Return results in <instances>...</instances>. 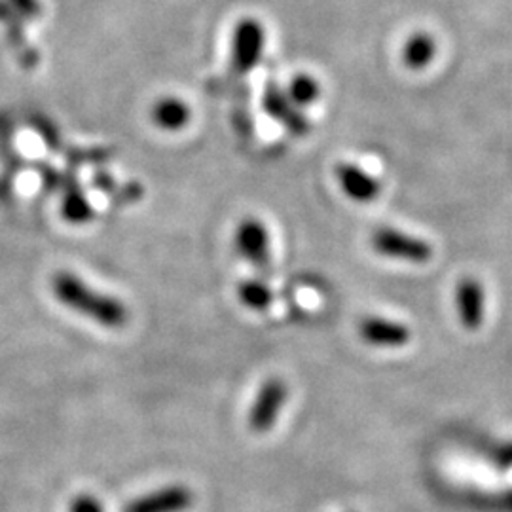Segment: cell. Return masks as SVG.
Returning a JSON list of instances; mask_svg holds the SVG:
<instances>
[{
	"mask_svg": "<svg viewBox=\"0 0 512 512\" xmlns=\"http://www.w3.org/2000/svg\"><path fill=\"white\" fill-rule=\"evenodd\" d=\"M456 306H458L459 321L465 329L476 330L484 323L486 296H484L482 283L476 277L459 279L456 287Z\"/></svg>",
	"mask_w": 512,
	"mask_h": 512,
	"instance_id": "30bf717a",
	"label": "cell"
},
{
	"mask_svg": "<svg viewBox=\"0 0 512 512\" xmlns=\"http://www.w3.org/2000/svg\"><path fill=\"white\" fill-rule=\"evenodd\" d=\"M234 241H236V249L241 258H245L258 270L270 268V258H272L270 234L262 220L256 219V217H245L238 224Z\"/></svg>",
	"mask_w": 512,
	"mask_h": 512,
	"instance_id": "277c9868",
	"label": "cell"
},
{
	"mask_svg": "<svg viewBox=\"0 0 512 512\" xmlns=\"http://www.w3.org/2000/svg\"><path fill=\"white\" fill-rule=\"evenodd\" d=\"M12 2L18 8L19 14H23V16H37V0H12Z\"/></svg>",
	"mask_w": 512,
	"mask_h": 512,
	"instance_id": "e0dca14e",
	"label": "cell"
},
{
	"mask_svg": "<svg viewBox=\"0 0 512 512\" xmlns=\"http://www.w3.org/2000/svg\"><path fill=\"white\" fill-rule=\"evenodd\" d=\"M285 399H287V385L283 384L281 380L272 378V380L264 382L258 389V395H256L255 403L251 408V414H249L251 429L258 433L272 429L281 414Z\"/></svg>",
	"mask_w": 512,
	"mask_h": 512,
	"instance_id": "8992f818",
	"label": "cell"
},
{
	"mask_svg": "<svg viewBox=\"0 0 512 512\" xmlns=\"http://www.w3.org/2000/svg\"><path fill=\"white\" fill-rule=\"evenodd\" d=\"M55 298L69 310L88 317L101 327L120 329L128 323L129 311L124 302L109 294L99 293L86 281L73 274H57L52 283Z\"/></svg>",
	"mask_w": 512,
	"mask_h": 512,
	"instance_id": "6da1fadb",
	"label": "cell"
},
{
	"mask_svg": "<svg viewBox=\"0 0 512 512\" xmlns=\"http://www.w3.org/2000/svg\"><path fill=\"white\" fill-rule=\"evenodd\" d=\"M287 95L298 109H304V107H310L319 99L321 86L311 74H296V76H293L289 88H287Z\"/></svg>",
	"mask_w": 512,
	"mask_h": 512,
	"instance_id": "5bb4252c",
	"label": "cell"
},
{
	"mask_svg": "<svg viewBox=\"0 0 512 512\" xmlns=\"http://www.w3.org/2000/svg\"><path fill=\"white\" fill-rule=\"evenodd\" d=\"M63 215L71 222H86L92 217V207L90 203L86 202V198L76 192V194H69L63 202Z\"/></svg>",
	"mask_w": 512,
	"mask_h": 512,
	"instance_id": "9a60e30c",
	"label": "cell"
},
{
	"mask_svg": "<svg viewBox=\"0 0 512 512\" xmlns=\"http://www.w3.org/2000/svg\"><path fill=\"white\" fill-rule=\"evenodd\" d=\"M239 302L253 311L268 310L274 302L272 289L260 279H245L238 285Z\"/></svg>",
	"mask_w": 512,
	"mask_h": 512,
	"instance_id": "4fadbf2b",
	"label": "cell"
},
{
	"mask_svg": "<svg viewBox=\"0 0 512 512\" xmlns=\"http://www.w3.org/2000/svg\"><path fill=\"white\" fill-rule=\"evenodd\" d=\"M192 110L179 97H162L152 107V120L165 131H179L190 124Z\"/></svg>",
	"mask_w": 512,
	"mask_h": 512,
	"instance_id": "8fae6325",
	"label": "cell"
},
{
	"mask_svg": "<svg viewBox=\"0 0 512 512\" xmlns=\"http://www.w3.org/2000/svg\"><path fill=\"white\" fill-rule=\"evenodd\" d=\"M336 181L340 184L342 192L355 203L374 202L382 192V184L378 183L368 171L349 162L338 164Z\"/></svg>",
	"mask_w": 512,
	"mask_h": 512,
	"instance_id": "9c48e42d",
	"label": "cell"
},
{
	"mask_svg": "<svg viewBox=\"0 0 512 512\" xmlns=\"http://www.w3.org/2000/svg\"><path fill=\"white\" fill-rule=\"evenodd\" d=\"M69 512H105L101 501L90 494H80L73 497L69 503Z\"/></svg>",
	"mask_w": 512,
	"mask_h": 512,
	"instance_id": "2e32d148",
	"label": "cell"
},
{
	"mask_svg": "<svg viewBox=\"0 0 512 512\" xmlns=\"http://www.w3.org/2000/svg\"><path fill=\"white\" fill-rule=\"evenodd\" d=\"M194 503V494L181 484L148 492L126 505L124 512H186Z\"/></svg>",
	"mask_w": 512,
	"mask_h": 512,
	"instance_id": "52a82bcc",
	"label": "cell"
},
{
	"mask_svg": "<svg viewBox=\"0 0 512 512\" xmlns=\"http://www.w3.org/2000/svg\"><path fill=\"white\" fill-rule=\"evenodd\" d=\"M266 46L264 25L256 18L239 19L232 35V67L238 74L253 71Z\"/></svg>",
	"mask_w": 512,
	"mask_h": 512,
	"instance_id": "3957f363",
	"label": "cell"
},
{
	"mask_svg": "<svg viewBox=\"0 0 512 512\" xmlns=\"http://www.w3.org/2000/svg\"><path fill=\"white\" fill-rule=\"evenodd\" d=\"M359 336L372 348H403L410 338V329L399 323L384 317H366L359 323Z\"/></svg>",
	"mask_w": 512,
	"mask_h": 512,
	"instance_id": "ba28073f",
	"label": "cell"
},
{
	"mask_svg": "<svg viewBox=\"0 0 512 512\" xmlns=\"http://www.w3.org/2000/svg\"><path fill=\"white\" fill-rule=\"evenodd\" d=\"M262 107L270 118H274L277 124H281L294 137H306L310 133L308 118L294 105L279 84L268 82L262 95Z\"/></svg>",
	"mask_w": 512,
	"mask_h": 512,
	"instance_id": "5b68a950",
	"label": "cell"
},
{
	"mask_svg": "<svg viewBox=\"0 0 512 512\" xmlns=\"http://www.w3.org/2000/svg\"><path fill=\"white\" fill-rule=\"evenodd\" d=\"M437 55V42L425 31H418L406 38L403 46V63L410 71L427 69Z\"/></svg>",
	"mask_w": 512,
	"mask_h": 512,
	"instance_id": "7c38bea8",
	"label": "cell"
},
{
	"mask_svg": "<svg viewBox=\"0 0 512 512\" xmlns=\"http://www.w3.org/2000/svg\"><path fill=\"white\" fill-rule=\"evenodd\" d=\"M370 245L378 255L384 258L410 262V264H427L433 258V247L429 241L389 226L374 230Z\"/></svg>",
	"mask_w": 512,
	"mask_h": 512,
	"instance_id": "7a4b0ae2",
	"label": "cell"
}]
</instances>
